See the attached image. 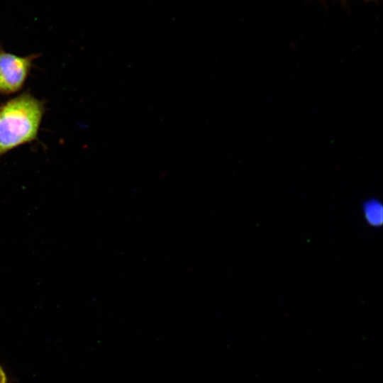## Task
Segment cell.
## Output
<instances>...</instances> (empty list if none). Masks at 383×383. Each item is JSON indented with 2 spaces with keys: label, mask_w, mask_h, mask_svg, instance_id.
<instances>
[{
  "label": "cell",
  "mask_w": 383,
  "mask_h": 383,
  "mask_svg": "<svg viewBox=\"0 0 383 383\" xmlns=\"http://www.w3.org/2000/svg\"><path fill=\"white\" fill-rule=\"evenodd\" d=\"M362 214L366 223L378 228L383 224V204L377 198H370L364 201L362 206Z\"/></svg>",
  "instance_id": "3"
},
{
  "label": "cell",
  "mask_w": 383,
  "mask_h": 383,
  "mask_svg": "<svg viewBox=\"0 0 383 383\" xmlns=\"http://www.w3.org/2000/svg\"><path fill=\"white\" fill-rule=\"evenodd\" d=\"M38 55L18 56L5 51L0 45V94L18 92L23 87Z\"/></svg>",
  "instance_id": "2"
},
{
  "label": "cell",
  "mask_w": 383,
  "mask_h": 383,
  "mask_svg": "<svg viewBox=\"0 0 383 383\" xmlns=\"http://www.w3.org/2000/svg\"><path fill=\"white\" fill-rule=\"evenodd\" d=\"M365 1H372V0H365Z\"/></svg>",
  "instance_id": "5"
},
{
  "label": "cell",
  "mask_w": 383,
  "mask_h": 383,
  "mask_svg": "<svg viewBox=\"0 0 383 383\" xmlns=\"http://www.w3.org/2000/svg\"><path fill=\"white\" fill-rule=\"evenodd\" d=\"M44 112V102L28 92L0 105V157L37 138Z\"/></svg>",
  "instance_id": "1"
},
{
  "label": "cell",
  "mask_w": 383,
  "mask_h": 383,
  "mask_svg": "<svg viewBox=\"0 0 383 383\" xmlns=\"http://www.w3.org/2000/svg\"><path fill=\"white\" fill-rule=\"evenodd\" d=\"M6 374L0 366V383H6Z\"/></svg>",
  "instance_id": "4"
}]
</instances>
